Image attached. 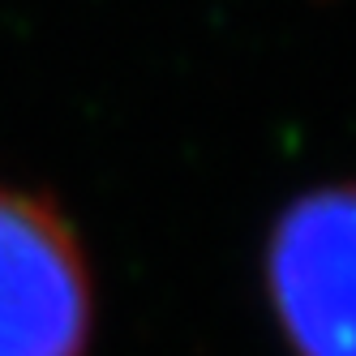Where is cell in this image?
I'll use <instances>...</instances> for the list:
<instances>
[{
  "mask_svg": "<svg viewBox=\"0 0 356 356\" xmlns=\"http://www.w3.org/2000/svg\"><path fill=\"white\" fill-rule=\"evenodd\" d=\"M262 266L296 356H356V181L292 197L266 236Z\"/></svg>",
  "mask_w": 356,
  "mask_h": 356,
  "instance_id": "obj_2",
  "label": "cell"
},
{
  "mask_svg": "<svg viewBox=\"0 0 356 356\" xmlns=\"http://www.w3.org/2000/svg\"><path fill=\"white\" fill-rule=\"evenodd\" d=\"M95 275L47 193L0 185V356H86Z\"/></svg>",
  "mask_w": 356,
  "mask_h": 356,
  "instance_id": "obj_1",
  "label": "cell"
}]
</instances>
